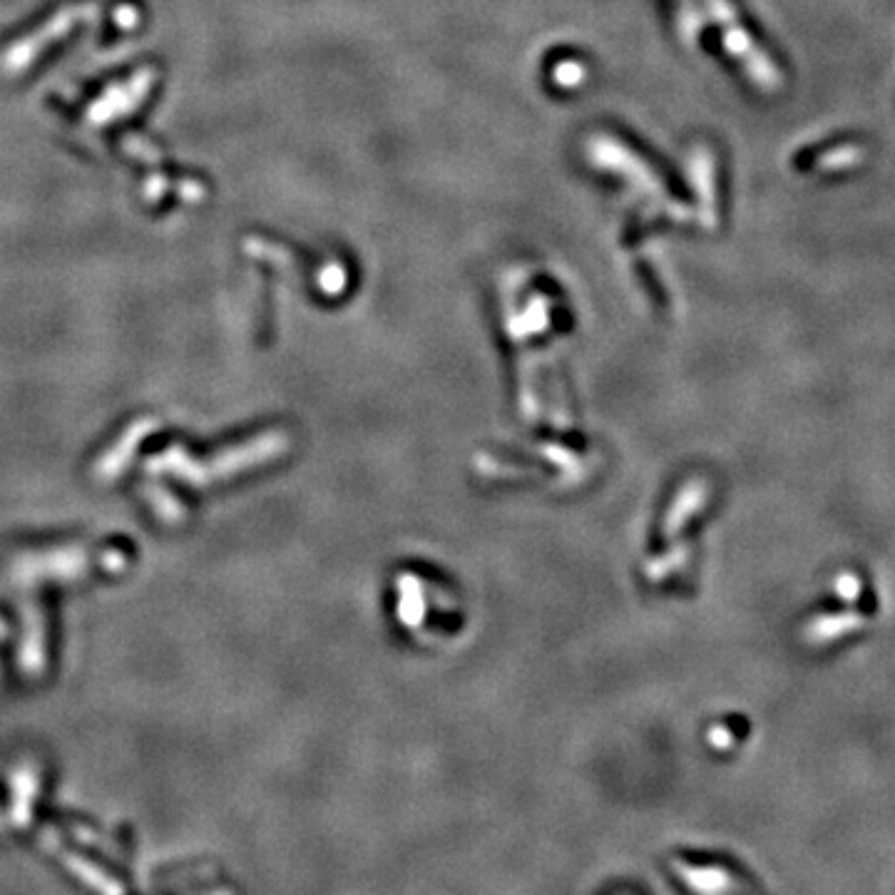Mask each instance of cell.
Instances as JSON below:
<instances>
[{
    "label": "cell",
    "mask_w": 895,
    "mask_h": 895,
    "mask_svg": "<svg viewBox=\"0 0 895 895\" xmlns=\"http://www.w3.org/2000/svg\"><path fill=\"white\" fill-rule=\"evenodd\" d=\"M858 610H861V615H873L878 610L876 592H873L871 585H863L861 597H858Z\"/></svg>",
    "instance_id": "obj_1"
},
{
    "label": "cell",
    "mask_w": 895,
    "mask_h": 895,
    "mask_svg": "<svg viewBox=\"0 0 895 895\" xmlns=\"http://www.w3.org/2000/svg\"><path fill=\"white\" fill-rule=\"evenodd\" d=\"M823 607H826L828 612H841L843 610V602L836 600V597H828V600L823 602Z\"/></svg>",
    "instance_id": "obj_2"
}]
</instances>
